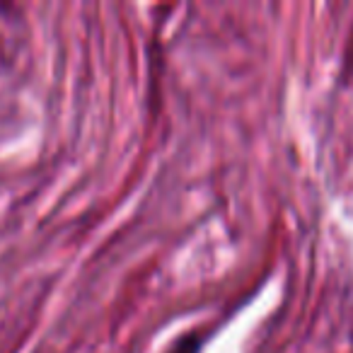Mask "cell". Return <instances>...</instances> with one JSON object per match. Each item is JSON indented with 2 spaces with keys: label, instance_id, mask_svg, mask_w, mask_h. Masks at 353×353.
Segmentation results:
<instances>
[{
  "label": "cell",
  "instance_id": "1",
  "mask_svg": "<svg viewBox=\"0 0 353 353\" xmlns=\"http://www.w3.org/2000/svg\"><path fill=\"white\" fill-rule=\"evenodd\" d=\"M206 341V334L201 329H194V332H187L184 336H179L165 353H201V346Z\"/></svg>",
  "mask_w": 353,
  "mask_h": 353
}]
</instances>
